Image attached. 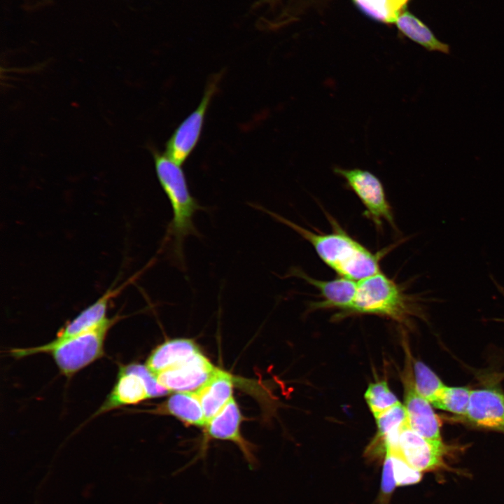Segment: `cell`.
<instances>
[{"label":"cell","instance_id":"22","mask_svg":"<svg viewBox=\"0 0 504 504\" xmlns=\"http://www.w3.org/2000/svg\"><path fill=\"white\" fill-rule=\"evenodd\" d=\"M364 397L374 417L400 403L386 381L370 384Z\"/></svg>","mask_w":504,"mask_h":504},{"label":"cell","instance_id":"23","mask_svg":"<svg viewBox=\"0 0 504 504\" xmlns=\"http://www.w3.org/2000/svg\"><path fill=\"white\" fill-rule=\"evenodd\" d=\"M414 372L416 391L431 404L445 385L437 374L421 361L414 363Z\"/></svg>","mask_w":504,"mask_h":504},{"label":"cell","instance_id":"18","mask_svg":"<svg viewBox=\"0 0 504 504\" xmlns=\"http://www.w3.org/2000/svg\"><path fill=\"white\" fill-rule=\"evenodd\" d=\"M378 433L374 442L379 444L369 449V451L375 448L381 453L386 454L387 449L399 451V438L403 427L407 423L405 407L399 403L379 414L375 417Z\"/></svg>","mask_w":504,"mask_h":504},{"label":"cell","instance_id":"1","mask_svg":"<svg viewBox=\"0 0 504 504\" xmlns=\"http://www.w3.org/2000/svg\"><path fill=\"white\" fill-rule=\"evenodd\" d=\"M261 209L307 240L324 263L340 276L358 281L381 271L379 262L384 252L372 253L335 223L332 232L316 233L276 213L263 207Z\"/></svg>","mask_w":504,"mask_h":504},{"label":"cell","instance_id":"5","mask_svg":"<svg viewBox=\"0 0 504 504\" xmlns=\"http://www.w3.org/2000/svg\"><path fill=\"white\" fill-rule=\"evenodd\" d=\"M333 172L342 177L347 187L358 197L365 208V216L377 227L383 222L395 227L394 216L387 200L383 183L372 172L360 168L335 167Z\"/></svg>","mask_w":504,"mask_h":504},{"label":"cell","instance_id":"14","mask_svg":"<svg viewBox=\"0 0 504 504\" xmlns=\"http://www.w3.org/2000/svg\"><path fill=\"white\" fill-rule=\"evenodd\" d=\"M233 382L230 374L216 368L210 379L195 391L206 424L232 398Z\"/></svg>","mask_w":504,"mask_h":504},{"label":"cell","instance_id":"6","mask_svg":"<svg viewBox=\"0 0 504 504\" xmlns=\"http://www.w3.org/2000/svg\"><path fill=\"white\" fill-rule=\"evenodd\" d=\"M223 73L214 75L208 81L202 98L192 111L175 129L165 145L164 154L182 165L197 145L211 100L218 92Z\"/></svg>","mask_w":504,"mask_h":504},{"label":"cell","instance_id":"17","mask_svg":"<svg viewBox=\"0 0 504 504\" xmlns=\"http://www.w3.org/2000/svg\"><path fill=\"white\" fill-rule=\"evenodd\" d=\"M200 351L190 339H173L157 346L148 356L146 367L155 375L186 360Z\"/></svg>","mask_w":504,"mask_h":504},{"label":"cell","instance_id":"25","mask_svg":"<svg viewBox=\"0 0 504 504\" xmlns=\"http://www.w3.org/2000/svg\"><path fill=\"white\" fill-rule=\"evenodd\" d=\"M123 366L126 370L137 373L144 378L150 398L163 396L169 392L158 383L155 375L150 371L146 365L131 363Z\"/></svg>","mask_w":504,"mask_h":504},{"label":"cell","instance_id":"12","mask_svg":"<svg viewBox=\"0 0 504 504\" xmlns=\"http://www.w3.org/2000/svg\"><path fill=\"white\" fill-rule=\"evenodd\" d=\"M466 416L477 426L504 429V396L493 389L471 391Z\"/></svg>","mask_w":504,"mask_h":504},{"label":"cell","instance_id":"10","mask_svg":"<svg viewBox=\"0 0 504 504\" xmlns=\"http://www.w3.org/2000/svg\"><path fill=\"white\" fill-rule=\"evenodd\" d=\"M410 371L404 381V406L408 424L412 430L426 438L442 440L439 419L430 403L416 391Z\"/></svg>","mask_w":504,"mask_h":504},{"label":"cell","instance_id":"19","mask_svg":"<svg viewBox=\"0 0 504 504\" xmlns=\"http://www.w3.org/2000/svg\"><path fill=\"white\" fill-rule=\"evenodd\" d=\"M395 24L405 36L428 51L449 53V45L438 40L426 25L410 12L404 10Z\"/></svg>","mask_w":504,"mask_h":504},{"label":"cell","instance_id":"21","mask_svg":"<svg viewBox=\"0 0 504 504\" xmlns=\"http://www.w3.org/2000/svg\"><path fill=\"white\" fill-rule=\"evenodd\" d=\"M470 392L471 391L466 387L445 386L431 405L440 410L466 416Z\"/></svg>","mask_w":504,"mask_h":504},{"label":"cell","instance_id":"24","mask_svg":"<svg viewBox=\"0 0 504 504\" xmlns=\"http://www.w3.org/2000/svg\"><path fill=\"white\" fill-rule=\"evenodd\" d=\"M386 451L391 454L396 486L412 485L421 480L422 472L411 466L403 458L399 451H394L388 449Z\"/></svg>","mask_w":504,"mask_h":504},{"label":"cell","instance_id":"27","mask_svg":"<svg viewBox=\"0 0 504 504\" xmlns=\"http://www.w3.org/2000/svg\"><path fill=\"white\" fill-rule=\"evenodd\" d=\"M276 0H260L258 2H257V5L260 6V4H263L265 3H271L274 2Z\"/></svg>","mask_w":504,"mask_h":504},{"label":"cell","instance_id":"4","mask_svg":"<svg viewBox=\"0 0 504 504\" xmlns=\"http://www.w3.org/2000/svg\"><path fill=\"white\" fill-rule=\"evenodd\" d=\"M349 311L402 321L410 312V303L401 288L380 271L357 281Z\"/></svg>","mask_w":504,"mask_h":504},{"label":"cell","instance_id":"3","mask_svg":"<svg viewBox=\"0 0 504 504\" xmlns=\"http://www.w3.org/2000/svg\"><path fill=\"white\" fill-rule=\"evenodd\" d=\"M117 319L118 317L107 318L94 328L59 342L15 348L10 350V354L20 358L38 353H49L61 373L69 377L103 356L106 335Z\"/></svg>","mask_w":504,"mask_h":504},{"label":"cell","instance_id":"11","mask_svg":"<svg viewBox=\"0 0 504 504\" xmlns=\"http://www.w3.org/2000/svg\"><path fill=\"white\" fill-rule=\"evenodd\" d=\"M293 274L304 279L319 291L321 300L313 303V307L349 311L355 295L357 281L342 276L332 280H320L297 269L293 270Z\"/></svg>","mask_w":504,"mask_h":504},{"label":"cell","instance_id":"2","mask_svg":"<svg viewBox=\"0 0 504 504\" xmlns=\"http://www.w3.org/2000/svg\"><path fill=\"white\" fill-rule=\"evenodd\" d=\"M155 169L159 183L172 207V218L168 225L164 243L168 244L174 263L184 267V242L190 236L199 237L193 217L204 208L192 195L181 165L167 155L153 150Z\"/></svg>","mask_w":504,"mask_h":504},{"label":"cell","instance_id":"16","mask_svg":"<svg viewBox=\"0 0 504 504\" xmlns=\"http://www.w3.org/2000/svg\"><path fill=\"white\" fill-rule=\"evenodd\" d=\"M150 412L172 415L186 424L197 426H205L206 424L201 403L195 391L176 392Z\"/></svg>","mask_w":504,"mask_h":504},{"label":"cell","instance_id":"20","mask_svg":"<svg viewBox=\"0 0 504 504\" xmlns=\"http://www.w3.org/2000/svg\"><path fill=\"white\" fill-rule=\"evenodd\" d=\"M367 15L384 23H395L409 0H354Z\"/></svg>","mask_w":504,"mask_h":504},{"label":"cell","instance_id":"15","mask_svg":"<svg viewBox=\"0 0 504 504\" xmlns=\"http://www.w3.org/2000/svg\"><path fill=\"white\" fill-rule=\"evenodd\" d=\"M120 290L118 288L108 289L99 298L80 312L74 319L65 325L57 334L52 342H59L90 330L104 321L109 303Z\"/></svg>","mask_w":504,"mask_h":504},{"label":"cell","instance_id":"13","mask_svg":"<svg viewBox=\"0 0 504 504\" xmlns=\"http://www.w3.org/2000/svg\"><path fill=\"white\" fill-rule=\"evenodd\" d=\"M147 398L150 396L144 378L120 365L111 392L93 416L122 406L139 403Z\"/></svg>","mask_w":504,"mask_h":504},{"label":"cell","instance_id":"9","mask_svg":"<svg viewBox=\"0 0 504 504\" xmlns=\"http://www.w3.org/2000/svg\"><path fill=\"white\" fill-rule=\"evenodd\" d=\"M241 414L233 397L206 424L207 436L217 440H228L236 444L241 451L251 469L257 466L253 447L241 435Z\"/></svg>","mask_w":504,"mask_h":504},{"label":"cell","instance_id":"7","mask_svg":"<svg viewBox=\"0 0 504 504\" xmlns=\"http://www.w3.org/2000/svg\"><path fill=\"white\" fill-rule=\"evenodd\" d=\"M448 447L442 440L426 438L414 430L408 422L399 438V451L403 458L419 471L432 472L447 468L444 456Z\"/></svg>","mask_w":504,"mask_h":504},{"label":"cell","instance_id":"26","mask_svg":"<svg viewBox=\"0 0 504 504\" xmlns=\"http://www.w3.org/2000/svg\"><path fill=\"white\" fill-rule=\"evenodd\" d=\"M396 486V484L391 454L386 451L382 470L380 504H388V500L390 499Z\"/></svg>","mask_w":504,"mask_h":504},{"label":"cell","instance_id":"8","mask_svg":"<svg viewBox=\"0 0 504 504\" xmlns=\"http://www.w3.org/2000/svg\"><path fill=\"white\" fill-rule=\"evenodd\" d=\"M216 368L200 351L155 375L169 392H194L212 376Z\"/></svg>","mask_w":504,"mask_h":504}]
</instances>
